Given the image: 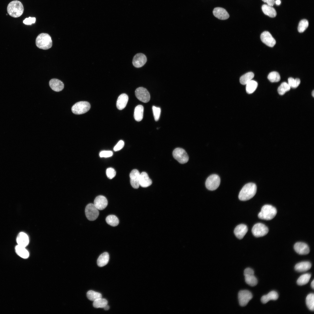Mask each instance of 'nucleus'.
<instances>
[{
    "label": "nucleus",
    "instance_id": "obj_21",
    "mask_svg": "<svg viewBox=\"0 0 314 314\" xmlns=\"http://www.w3.org/2000/svg\"><path fill=\"white\" fill-rule=\"evenodd\" d=\"M16 241L18 245L26 247L29 243V239L26 233L21 232L17 236Z\"/></svg>",
    "mask_w": 314,
    "mask_h": 314
},
{
    "label": "nucleus",
    "instance_id": "obj_46",
    "mask_svg": "<svg viewBox=\"0 0 314 314\" xmlns=\"http://www.w3.org/2000/svg\"><path fill=\"white\" fill-rule=\"evenodd\" d=\"M254 272L253 270L249 267L246 268L244 271V275L245 276L249 274H254Z\"/></svg>",
    "mask_w": 314,
    "mask_h": 314
},
{
    "label": "nucleus",
    "instance_id": "obj_13",
    "mask_svg": "<svg viewBox=\"0 0 314 314\" xmlns=\"http://www.w3.org/2000/svg\"><path fill=\"white\" fill-rule=\"evenodd\" d=\"M140 172L136 169L133 170L130 174L131 184L134 188H138L140 186Z\"/></svg>",
    "mask_w": 314,
    "mask_h": 314
},
{
    "label": "nucleus",
    "instance_id": "obj_31",
    "mask_svg": "<svg viewBox=\"0 0 314 314\" xmlns=\"http://www.w3.org/2000/svg\"><path fill=\"white\" fill-rule=\"evenodd\" d=\"M306 304L308 308L311 311L314 310V295L310 293L306 297Z\"/></svg>",
    "mask_w": 314,
    "mask_h": 314
},
{
    "label": "nucleus",
    "instance_id": "obj_45",
    "mask_svg": "<svg viewBox=\"0 0 314 314\" xmlns=\"http://www.w3.org/2000/svg\"><path fill=\"white\" fill-rule=\"evenodd\" d=\"M36 19L35 17H29L28 18H26L23 20V22L26 25H31L32 24L35 22Z\"/></svg>",
    "mask_w": 314,
    "mask_h": 314
},
{
    "label": "nucleus",
    "instance_id": "obj_38",
    "mask_svg": "<svg viewBox=\"0 0 314 314\" xmlns=\"http://www.w3.org/2000/svg\"><path fill=\"white\" fill-rule=\"evenodd\" d=\"M267 78L268 80L272 82H276L280 81V76L279 74L275 71L272 72L268 74Z\"/></svg>",
    "mask_w": 314,
    "mask_h": 314
},
{
    "label": "nucleus",
    "instance_id": "obj_20",
    "mask_svg": "<svg viewBox=\"0 0 314 314\" xmlns=\"http://www.w3.org/2000/svg\"><path fill=\"white\" fill-rule=\"evenodd\" d=\"M49 85L51 89L56 92L61 91L64 87L63 82L56 78L51 79L49 82Z\"/></svg>",
    "mask_w": 314,
    "mask_h": 314
},
{
    "label": "nucleus",
    "instance_id": "obj_17",
    "mask_svg": "<svg viewBox=\"0 0 314 314\" xmlns=\"http://www.w3.org/2000/svg\"><path fill=\"white\" fill-rule=\"evenodd\" d=\"M214 15L218 19L221 20H225L228 19L229 15L226 10L221 7H216L213 11Z\"/></svg>",
    "mask_w": 314,
    "mask_h": 314
},
{
    "label": "nucleus",
    "instance_id": "obj_32",
    "mask_svg": "<svg viewBox=\"0 0 314 314\" xmlns=\"http://www.w3.org/2000/svg\"><path fill=\"white\" fill-rule=\"evenodd\" d=\"M311 276V274L308 273L301 275L298 279L297 281V283L299 286L306 284L309 281Z\"/></svg>",
    "mask_w": 314,
    "mask_h": 314
},
{
    "label": "nucleus",
    "instance_id": "obj_51",
    "mask_svg": "<svg viewBox=\"0 0 314 314\" xmlns=\"http://www.w3.org/2000/svg\"><path fill=\"white\" fill-rule=\"evenodd\" d=\"M312 96L313 97H314V90H313V91L312 92Z\"/></svg>",
    "mask_w": 314,
    "mask_h": 314
},
{
    "label": "nucleus",
    "instance_id": "obj_35",
    "mask_svg": "<svg viewBox=\"0 0 314 314\" xmlns=\"http://www.w3.org/2000/svg\"><path fill=\"white\" fill-rule=\"evenodd\" d=\"M107 304V300L102 297L94 301L93 304V306L96 308H104Z\"/></svg>",
    "mask_w": 314,
    "mask_h": 314
},
{
    "label": "nucleus",
    "instance_id": "obj_42",
    "mask_svg": "<svg viewBox=\"0 0 314 314\" xmlns=\"http://www.w3.org/2000/svg\"><path fill=\"white\" fill-rule=\"evenodd\" d=\"M106 173L107 177L109 179H111L115 176L116 172L113 168L109 167L107 169Z\"/></svg>",
    "mask_w": 314,
    "mask_h": 314
},
{
    "label": "nucleus",
    "instance_id": "obj_44",
    "mask_svg": "<svg viewBox=\"0 0 314 314\" xmlns=\"http://www.w3.org/2000/svg\"><path fill=\"white\" fill-rule=\"evenodd\" d=\"M124 142L122 140H119L114 147L113 150L115 151H117L121 150L124 146Z\"/></svg>",
    "mask_w": 314,
    "mask_h": 314
},
{
    "label": "nucleus",
    "instance_id": "obj_28",
    "mask_svg": "<svg viewBox=\"0 0 314 314\" xmlns=\"http://www.w3.org/2000/svg\"><path fill=\"white\" fill-rule=\"evenodd\" d=\"M109 259V255L107 252L102 254L99 256L97 260V264L100 267L106 265L108 263Z\"/></svg>",
    "mask_w": 314,
    "mask_h": 314
},
{
    "label": "nucleus",
    "instance_id": "obj_34",
    "mask_svg": "<svg viewBox=\"0 0 314 314\" xmlns=\"http://www.w3.org/2000/svg\"><path fill=\"white\" fill-rule=\"evenodd\" d=\"M106 222L111 226H115L119 223L118 218L114 215H110L107 216L106 219Z\"/></svg>",
    "mask_w": 314,
    "mask_h": 314
},
{
    "label": "nucleus",
    "instance_id": "obj_40",
    "mask_svg": "<svg viewBox=\"0 0 314 314\" xmlns=\"http://www.w3.org/2000/svg\"><path fill=\"white\" fill-rule=\"evenodd\" d=\"M288 84L290 88H296L300 83V80L298 78L294 79L292 77H290L288 79Z\"/></svg>",
    "mask_w": 314,
    "mask_h": 314
},
{
    "label": "nucleus",
    "instance_id": "obj_26",
    "mask_svg": "<svg viewBox=\"0 0 314 314\" xmlns=\"http://www.w3.org/2000/svg\"><path fill=\"white\" fill-rule=\"evenodd\" d=\"M15 250L16 254L21 257L24 259L28 257L29 254L25 247L17 245L15 247Z\"/></svg>",
    "mask_w": 314,
    "mask_h": 314
},
{
    "label": "nucleus",
    "instance_id": "obj_10",
    "mask_svg": "<svg viewBox=\"0 0 314 314\" xmlns=\"http://www.w3.org/2000/svg\"><path fill=\"white\" fill-rule=\"evenodd\" d=\"M85 212L87 218L90 221L95 220L99 215L98 209L92 204H89L87 205Z\"/></svg>",
    "mask_w": 314,
    "mask_h": 314
},
{
    "label": "nucleus",
    "instance_id": "obj_5",
    "mask_svg": "<svg viewBox=\"0 0 314 314\" xmlns=\"http://www.w3.org/2000/svg\"><path fill=\"white\" fill-rule=\"evenodd\" d=\"M90 108V104L86 101L77 102L73 105L72 110L73 113L77 115L84 114L88 112Z\"/></svg>",
    "mask_w": 314,
    "mask_h": 314
},
{
    "label": "nucleus",
    "instance_id": "obj_14",
    "mask_svg": "<svg viewBox=\"0 0 314 314\" xmlns=\"http://www.w3.org/2000/svg\"><path fill=\"white\" fill-rule=\"evenodd\" d=\"M147 60V58L144 54L141 53H138L134 56L132 63L135 67H140L145 64Z\"/></svg>",
    "mask_w": 314,
    "mask_h": 314
},
{
    "label": "nucleus",
    "instance_id": "obj_41",
    "mask_svg": "<svg viewBox=\"0 0 314 314\" xmlns=\"http://www.w3.org/2000/svg\"><path fill=\"white\" fill-rule=\"evenodd\" d=\"M152 109L154 119L156 121H158L160 118L161 109L160 108L153 106Z\"/></svg>",
    "mask_w": 314,
    "mask_h": 314
},
{
    "label": "nucleus",
    "instance_id": "obj_19",
    "mask_svg": "<svg viewBox=\"0 0 314 314\" xmlns=\"http://www.w3.org/2000/svg\"><path fill=\"white\" fill-rule=\"evenodd\" d=\"M152 181L149 178L147 174L142 172L140 174L139 185L143 188L147 187L151 185Z\"/></svg>",
    "mask_w": 314,
    "mask_h": 314
},
{
    "label": "nucleus",
    "instance_id": "obj_1",
    "mask_svg": "<svg viewBox=\"0 0 314 314\" xmlns=\"http://www.w3.org/2000/svg\"><path fill=\"white\" fill-rule=\"evenodd\" d=\"M257 187L255 183H247L243 186L240 191L238 195L239 199L242 201L249 200L254 196Z\"/></svg>",
    "mask_w": 314,
    "mask_h": 314
},
{
    "label": "nucleus",
    "instance_id": "obj_7",
    "mask_svg": "<svg viewBox=\"0 0 314 314\" xmlns=\"http://www.w3.org/2000/svg\"><path fill=\"white\" fill-rule=\"evenodd\" d=\"M172 155L174 158L181 164L185 163L189 160L188 154L185 150L182 148H175L173 151Z\"/></svg>",
    "mask_w": 314,
    "mask_h": 314
},
{
    "label": "nucleus",
    "instance_id": "obj_39",
    "mask_svg": "<svg viewBox=\"0 0 314 314\" xmlns=\"http://www.w3.org/2000/svg\"><path fill=\"white\" fill-rule=\"evenodd\" d=\"M308 22L306 19H303L301 20L299 23L298 27V30L299 33L304 32L308 28Z\"/></svg>",
    "mask_w": 314,
    "mask_h": 314
},
{
    "label": "nucleus",
    "instance_id": "obj_24",
    "mask_svg": "<svg viewBox=\"0 0 314 314\" xmlns=\"http://www.w3.org/2000/svg\"><path fill=\"white\" fill-rule=\"evenodd\" d=\"M262 9L264 13L271 17H275L276 15V12L272 6L267 4H263L262 6Z\"/></svg>",
    "mask_w": 314,
    "mask_h": 314
},
{
    "label": "nucleus",
    "instance_id": "obj_12",
    "mask_svg": "<svg viewBox=\"0 0 314 314\" xmlns=\"http://www.w3.org/2000/svg\"><path fill=\"white\" fill-rule=\"evenodd\" d=\"M261 39L263 43L269 47H273L276 43L275 39L267 31H265L261 34Z\"/></svg>",
    "mask_w": 314,
    "mask_h": 314
},
{
    "label": "nucleus",
    "instance_id": "obj_43",
    "mask_svg": "<svg viewBox=\"0 0 314 314\" xmlns=\"http://www.w3.org/2000/svg\"><path fill=\"white\" fill-rule=\"evenodd\" d=\"M113 152L110 151H103L99 153V156L101 157H109L113 155Z\"/></svg>",
    "mask_w": 314,
    "mask_h": 314
},
{
    "label": "nucleus",
    "instance_id": "obj_2",
    "mask_svg": "<svg viewBox=\"0 0 314 314\" xmlns=\"http://www.w3.org/2000/svg\"><path fill=\"white\" fill-rule=\"evenodd\" d=\"M7 10L8 14L14 17L21 16L24 11V7L22 3L17 0L13 1L8 4Z\"/></svg>",
    "mask_w": 314,
    "mask_h": 314
},
{
    "label": "nucleus",
    "instance_id": "obj_22",
    "mask_svg": "<svg viewBox=\"0 0 314 314\" xmlns=\"http://www.w3.org/2000/svg\"><path fill=\"white\" fill-rule=\"evenodd\" d=\"M128 96L126 94H122L118 97L116 103L117 108L122 110L126 106L128 101Z\"/></svg>",
    "mask_w": 314,
    "mask_h": 314
},
{
    "label": "nucleus",
    "instance_id": "obj_37",
    "mask_svg": "<svg viewBox=\"0 0 314 314\" xmlns=\"http://www.w3.org/2000/svg\"><path fill=\"white\" fill-rule=\"evenodd\" d=\"M290 88L288 83L286 82H283L278 88V93L280 95H283L286 92L289 91Z\"/></svg>",
    "mask_w": 314,
    "mask_h": 314
},
{
    "label": "nucleus",
    "instance_id": "obj_47",
    "mask_svg": "<svg viewBox=\"0 0 314 314\" xmlns=\"http://www.w3.org/2000/svg\"><path fill=\"white\" fill-rule=\"evenodd\" d=\"M264 2L266 3L267 5L273 6L275 3L274 0H262Z\"/></svg>",
    "mask_w": 314,
    "mask_h": 314
},
{
    "label": "nucleus",
    "instance_id": "obj_11",
    "mask_svg": "<svg viewBox=\"0 0 314 314\" xmlns=\"http://www.w3.org/2000/svg\"><path fill=\"white\" fill-rule=\"evenodd\" d=\"M135 94L137 98L143 102H148L150 99L149 92L144 88L140 87L137 88L135 91Z\"/></svg>",
    "mask_w": 314,
    "mask_h": 314
},
{
    "label": "nucleus",
    "instance_id": "obj_25",
    "mask_svg": "<svg viewBox=\"0 0 314 314\" xmlns=\"http://www.w3.org/2000/svg\"><path fill=\"white\" fill-rule=\"evenodd\" d=\"M279 297L278 293L276 291H272L270 292L267 295L263 296L261 298V301L263 304H266L270 300H275Z\"/></svg>",
    "mask_w": 314,
    "mask_h": 314
},
{
    "label": "nucleus",
    "instance_id": "obj_8",
    "mask_svg": "<svg viewBox=\"0 0 314 314\" xmlns=\"http://www.w3.org/2000/svg\"><path fill=\"white\" fill-rule=\"evenodd\" d=\"M268 227L264 224L260 223L255 224L252 229L253 235L257 237L265 236L268 233Z\"/></svg>",
    "mask_w": 314,
    "mask_h": 314
},
{
    "label": "nucleus",
    "instance_id": "obj_48",
    "mask_svg": "<svg viewBox=\"0 0 314 314\" xmlns=\"http://www.w3.org/2000/svg\"><path fill=\"white\" fill-rule=\"evenodd\" d=\"M276 4L277 5H280L281 3V1L280 0H276L275 2Z\"/></svg>",
    "mask_w": 314,
    "mask_h": 314
},
{
    "label": "nucleus",
    "instance_id": "obj_23",
    "mask_svg": "<svg viewBox=\"0 0 314 314\" xmlns=\"http://www.w3.org/2000/svg\"><path fill=\"white\" fill-rule=\"evenodd\" d=\"M311 266V264L310 262H302L297 264L295 266V269L297 272H303L309 270Z\"/></svg>",
    "mask_w": 314,
    "mask_h": 314
},
{
    "label": "nucleus",
    "instance_id": "obj_36",
    "mask_svg": "<svg viewBox=\"0 0 314 314\" xmlns=\"http://www.w3.org/2000/svg\"><path fill=\"white\" fill-rule=\"evenodd\" d=\"M87 296L88 299L92 301L94 300L102 297L101 294L99 292L93 290H89L87 293Z\"/></svg>",
    "mask_w": 314,
    "mask_h": 314
},
{
    "label": "nucleus",
    "instance_id": "obj_29",
    "mask_svg": "<svg viewBox=\"0 0 314 314\" xmlns=\"http://www.w3.org/2000/svg\"><path fill=\"white\" fill-rule=\"evenodd\" d=\"M246 85V91L247 93L251 94L256 90L258 86V84L256 81L251 80Z\"/></svg>",
    "mask_w": 314,
    "mask_h": 314
},
{
    "label": "nucleus",
    "instance_id": "obj_18",
    "mask_svg": "<svg viewBox=\"0 0 314 314\" xmlns=\"http://www.w3.org/2000/svg\"><path fill=\"white\" fill-rule=\"evenodd\" d=\"M248 231L247 226L243 224H240L236 226L234 230V233L238 238H243Z\"/></svg>",
    "mask_w": 314,
    "mask_h": 314
},
{
    "label": "nucleus",
    "instance_id": "obj_3",
    "mask_svg": "<svg viewBox=\"0 0 314 314\" xmlns=\"http://www.w3.org/2000/svg\"><path fill=\"white\" fill-rule=\"evenodd\" d=\"M36 46L39 48L44 50L51 48L52 44L51 36L46 33H41L37 37L35 41Z\"/></svg>",
    "mask_w": 314,
    "mask_h": 314
},
{
    "label": "nucleus",
    "instance_id": "obj_15",
    "mask_svg": "<svg viewBox=\"0 0 314 314\" xmlns=\"http://www.w3.org/2000/svg\"><path fill=\"white\" fill-rule=\"evenodd\" d=\"M294 248L295 251L300 255H306L310 252L308 246L304 242H296L294 245Z\"/></svg>",
    "mask_w": 314,
    "mask_h": 314
},
{
    "label": "nucleus",
    "instance_id": "obj_49",
    "mask_svg": "<svg viewBox=\"0 0 314 314\" xmlns=\"http://www.w3.org/2000/svg\"><path fill=\"white\" fill-rule=\"evenodd\" d=\"M104 309L105 310H108L109 308V306L108 305H107L104 308Z\"/></svg>",
    "mask_w": 314,
    "mask_h": 314
},
{
    "label": "nucleus",
    "instance_id": "obj_16",
    "mask_svg": "<svg viewBox=\"0 0 314 314\" xmlns=\"http://www.w3.org/2000/svg\"><path fill=\"white\" fill-rule=\"evenodd\" d=\"M108 203L107 199L104 196L99 195L95 198L94 204L98 210H102L106 207Z\"/></svg>",
    "mask_w": 314,
    "mask_h": 314
},
{
    "label": "nucleus",
    "instance_id": "obj_30",
    "mask_svg": "<svg viewBox=\"0 0 314 314\" xmlns=\"http://www.w3.org/2000/svg\"><path fill=\"white\" fill-rule=\"evenodd\" d=\"M254 76V74L251 72H247L242 76L240 78V81L242 85H246L251 80Z\"/></svg>",
    "mask_w": 314,
    "mask_h": 314
},
{
    "label": "nucleus",
    "instance_id": "obj_27",
    "mask_svg": "<svg viewBox=\"0 0 314 314\" xmlns=\"http://www.w3.org/2000/svg\"><path fill=\"white\" fill-rule=\"evenodd\" d=\"M144 112V107L141 105H139L135 108L134 117L135 120L138 122L141 121L143 119Z\"/></svg>",
    "mask_w": 314,
    "mask_h": 314
},
{
    "label": "nucleus",
    "instance_id": "obj_6",
    "mask_svg": "<svg viewBox=\"0 0 314 314\" xmlns=\"http://www.w3.org/2000/svg\"><path fill=\"white\" fill-rule=\"evenodd\" d=\"M220 182V177L217 174L210 175L206 179L205 185L206 188L210 190H216L219 186Z\"/></svg>",
    "mask_w": 314,
    "mask_h": 314
},
{
    "label": "nucleus",
    "instance_id": "obj_50",
    "mask_svg": "<svg viewBox=\"0 0 314 314\" xmlns=\"http://www.w3.org/2000/svg\"><path fill=\"white\" fill-rule=\"evenodd\" d=\"M311 286L313 289L314 288V280L312 281L311 284Z\"/></svg>",
    "mask_w": 314,
    "mask_h": 314
},
{
    "label": "nucleus",
    "instance_id": "obj_4",
    "mask_svg": "<svg viewBox=\"0 0 314 314\" xmlns=\"http://www.w3.org/2000/svg\"><path fill=\"white\" fill-rule=\"evenodd\" d=\"M277 213L276 208L272 205L266 204L263 206L258 215V217L261 219L270 220L273 219Z\"/></svg>",
    "mask_w": 314,
    "mask_h": 314
},
{
    "label": "nucleus",
    "instance_id": "obj_33",
    "mask_svg": "<svg viewBox=\"0 0 314 314\" xmlns=\"http://www.w3.org/2000/svg\"><path fill=\"white\" fill-rule=\"evenodd\" d=\"M244 276L245 281L248 285L251 286H254L257 284L258 280L254 274L247 275Z\"/></svg>",
    "mask_w": 314,
    "mask_h": 314
},
{
    "label": "nucleus",
    "instance_id": "obj_9",
    "mask_svg": "<svg viewBox=\"0 0 314 314\" xmlns=\"http://www.w3.org/2000/svg\"><path fill=\"white\" fill-rule=\"evenodd\" d=\"M251 292L247 290L240 291L238 293V299L239 304L242 306L247 305L252 298Z\"/></svg>",
    "mask_w": 314,
    "mask_h": 314
}]
</instances>
